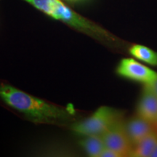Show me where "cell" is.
<instances>
[{"label":"cell","instance_id":"cell-1","mask_svg":"<svg viewBox=\"0 0 157 157\" xmlns=\"http://www.w3.org/2000/svg\"><path fill=\"white\" fill-rule=\"evenodd\" d=\"M0 98L7 105L39 123H63L71 120L74 111L49 103L9 84L0 85Z\"/></svg>","mask_w":157,"mask_h":157},{"label":"cell","instance_id":"cell-2","mask_svg":"<svg viewBox=\"0 0 157 157\" xmlns=\"http://www.w3.org/2000/svg\"><path fill=\"white\" fill-rule=\"evenodd\" d=\"M54 19L63 21L78 30L92 36L110 39L109 34L67 7L60 0H24Z\"/></svg>","mask_w":157,"mask_h":157},{"label":"cell","instance_id":"cell-3","mask_svg":"<svg viewBox=\"0 0 157 157\" xmlns=\"http://www.w3.org/2000/svg\"><path fill=\"white\" fill-rule=\"evenodd\" d=\"M121 118V113L118 110L109 106H101L85 120L74 124L72 129L76 134L83 136L102 135Z\"/></svg>","mask_w":157,"mask_h":157},{"label":"cell","instance_id":"cell-4","mask_svg":"<svg viewBox=\"0 0 157 157\" xmlns=\"http://www.w3.org/2000/svg\"><path fill=\"white\" fill-rule=\"evenodd\" d=\"M101 136L106 148L115 151L121 157L131 156L133 145L127 135L122 118L111 125Z\"/></svg>","mask_w":157,"mask_h":157},{"label":"cell","instance_id":"cell-5","mask_svg":"<svg viewBox=\"0 0 157 157\" xmlns=\"http://www.w3.org/2000/svg\"><path fill=\"white\" fill-rule=\"evenodd\" d=\"M117 72L119 76L144 85L152 83L157 78V72L133 58H123L118 65Z\"/></svg>","mask_w":157,"mask_h":157},{"label":"cell","instance_id":"cell-6","mask_svg":"<svg viewBox=\"0 0 157 157\" xmlns=\"http://www.w3.org/2000/svg\"><path fill=\"white\" fill-rule=\"evenodd\" d=\"M124 126L133 146L156 130L155 124L137 115L130 118L127 121H124Z\"/></svg>","mask_w":157,"mask_h":157},{"label":"cell","instance_id":"cell-7","mask_svg":"<svg viewBox=\"0 0 157 157\" xmlns=\"http://www.w3.org/2000/svg\"><path fill=\"white\" fill-rule=\"evenodd\" d=\"M137 115L154 124L157 122V96L146 87L137 103Z\"/></svg>","mask_w":157,"mask_h":157},{"label":"cell","instance_id":"cell-8","mask_svg":"<svg viewBox=\"0 0 157 157\" xmlns=\"http://www.w3.org/2000/svg\"><path fill=\"white\" fill-rule=\"evenodd\" d=\"M157 146L156 129L133 146L131 156L151 157Z\"/></svg>","mask_w":157,"mask_h":157},{"label":"cell","instance_id":"cell-9","mask_svg":"<svg viewBox=\"0 0 157 157\" xmlns=\"http://www.w3.org/2000/svg\"><path fill=\"white\" fill-rule=\"evenodd\" d=\"M81 140V146L90 156L100 157L105 148L101 135H87Z\"/></svg>","mask_w":157,"mask_h":157},{"label":"cell","instance_id":"cell-10","mask_svg":"<svg viewBox=\"0 0 157 157\" xmlns=\"http://www.w3.org/2000/svg\"><path fill=\"white\" fill-rule=\"evenodd\" d=\"M129 53L137 60L143 63L157 66V52L142 44H134L129 48Z\"/></svg>","mask_w":157,"mask_h":157},{"label":"cell","instance_id":"cell-11","mask_svg":"<svg viewBox=\"0 0 157 157\" xmlns=\"http://www.w3.org/2000/svg\"><path fill=\"white\" fill-rule=\"evenodd\" d=\"M100 157H121V156L117 152H116L115 151L105 147L103 152L101 153Z\"/></svg>","mask_w":157,"mask_h":157},{"label":"cell","instance_id":"cell-12","mask_svg":"<svg viewBox=\"0 0 157 157\" xmlns=\"http://www.w3.org/2000/svg\"><path fill=\"white\" fill-rule=\"evenodd\" d=\"M144 87L148 88V90H150L151 91L153 92V93L157 96V78L155 81L153 82L152 83L144 85Z\"/></svg>","mask_w":157,"mask_h":157},{"label":"cell","instance_id":"cell-13","mask_svg":"<svg viewBox=\"0 0 157 157\" xmlns=\"http://www.w3.org/2000/svg\"><path fill=\"white\" fill-rule=\"evenodd\" d=\"M151 157H157V146H156V149H155L154 152L153 153V154H152Z\"/></svg>","mask_w":157,"mask_h":157},{"label":"cell","instance_id":"cell-14","mask_svg":"<svg viewBox=\"0 0 157 157\" xmlns=\"http://www.w3.org/2000/svg\"><path fill=\"white\" fill-rule=\"evenodd\" d=\"M69 1H71V2H78V1H82V0H69Z\"/></svg>","mask_w":157,"mask_h":157},{"label":"cell","instance_id":"cell-15","mask_svg":"<svg viewBox=\"0 0 157 157\" xmlns=\"http://www.w3.org/2000/svg\"><path fill=\"white\" fill-rule=\"evenodd\" d=\"M155 126H156V127H157V122L156 123V124H155Z\"/></svg>","mask_w":157,"mask_h":157}]
</instances>
